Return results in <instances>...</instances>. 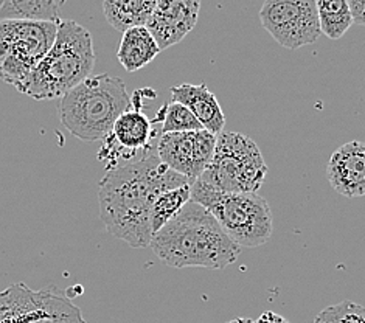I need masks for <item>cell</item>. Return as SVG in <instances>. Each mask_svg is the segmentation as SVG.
Here are the masks:
<instances>
[{
  "mask_svg": "<svg viewBox=\"0 0 365 323\" xmlns=\"http://www.w3.org/2000/svg\"><path fill=\"white\" fill-rule=\"evenodd\" d=\"M58 22L0 19V80L17 89L53 46Z\"/></svg>",
  "mask_w": 365,
  "mask_h": 323,
  "instance_id": "7",
  "label": "cell"
},
{
  "mask_svg": "<svg viewBox=\"0 0 365 323\" xmlns=\"http://www.w3.org/2000/svg\"><path fill=\"white\" fill-rule=\"evenodd\" d=\"M2 5H4V0H0V8H2Z\"/></svg>",
  "mask_w": 365,
  "mask_h": 323,
  "instance_id": "25",
  "label": "cell"
},
{
  "mask_svg": "<svg viewBox=\"0 0 365 323\" xmlns=\"http://www.w3.org/2000/svg\"><path fill=\"white\" fill-rule=\"evenodd\" d=\"M184 183L193 182L170 170L153 146L138 159L108 170L98 183L100 217L108 233L131 247H150L154 200Z\"/></svg>",
  "mask_w": 365,
  "mask_h": 323,
  "instance_id": "1",
  "label": "cell"
},
{
  "mask_svg": "<svg viewBox=\"0 0 365 323\" xmlns=\"http://www.w3.org/2000/svg\"><path fill=\"white\" fill-rule=\"evenodd\" d=\"M320 30L331 41L341 39L353 25V17L346 0H314Z\"/></svg>",
  "mask_w": 365,
  "mask_h": 323,
  "instance_id": "17",
  "label": "cell"
},
{
  "mask_svg": "<svg viewBox=\"0 0 365 323\" xmlns=\"http://www.w3.org/2000/svg\"><path fill=\"white\" fill-rule=\"evenodd\" d=\"M191 200L207 208L240 247L263 246L272 237L271 207L257 193H224L196 179L191 183Z\"/></svg>",
  "mask_w": 365,
  "mask_h": 323,
  "instance_id": "5",
  "label": "cell"
},
{
  "mask_svg": "<svg viewBox=\"0 0 365 323\" xmlns=\"http://www.w3.org/2000/svg\"><path fill=\"white\" fill-rule=\"evenodd\" d=\"M267 165L258 145L240 133H221L210 163L201 174L224 193H257L266 180Z\"/></svg>",
  "mask_w": 365,
  "mask_h": 323,
  "instance_id": "6",
  "label": "cell"
},
{
  "mask_svg": "<svg viewBox=\"0 0 365 323\" xmlns=\"http://www.w3.org/2000/svg\"><path fill=\"white\" fill-rule=\"evenodd\" d=\"M255 323H289V320H286L283 316L274 311H266L258 317V320H255Z\"/></svg>",
  "mask_w": 365,
  "mask_h": 323,
  "instance_id": "23",
  "label": "cell"
},
{
  "mask_svg": "<svg viewBox=\"0 0 365 323\" xmlns=\"http://www.w3.org/2000/svg\"><path fill=\"white\" fill-rule=\"evenodd\" d=\"M84 323H86V322H84Z\"/></svg>",
  "mask_w": 365,
  "mask_h": 323,
  "instance_id": "26",
  "label": "cell"
},
{
  "mask_svg": "<svg viewBox=\"0 0 365 323\" xmlns=\"http://www.w3.org/2000/svg\"><path fill=\"white\" fill-rule=\"evenodd\" d=\"M171 100L182 103L199 120L204 129L220 135L225 126V117L216 95L201 84H179L171 87Z\"/></svg>",
  "mask_w": 365,
  "mask_h": 323,
  "instance_id": "13",
  "label": "cell"
},
{
  "mask_svg": "<svg viewBox=\"0 0 365 323\" xmlns=\"http://www.w3.org/2000/svg\"><path fill=\"white\" fill-rule=\"evenodd\" d=\"M259 21L275 42L288 50L311 46L322 34L314 0H264Z\"/></svg>",
  "mask_w": 365,
  "mask_h": 323,
  "instance_id": "9",
  "label": "cell"
},
{
  "mask_svg": "<svg viewBox=\"0 0 365 323\" xmlns=\"http://www.w3.org/2000/svg\"><path fill=\"white\" fill-rule=\"evenodd\" d=\"M227 323H255V320H252V319H233Z\"/></svg>",
  "mask_w": 365,
  "mask_h": 323,
  "instance_id": "24",
  "label": "cell"
},
{
  "mask_svg": "<svg viewBox=\"0 0 365 323\" xmlns=\"http://www.w3.org/2000/svg\"><path fill=\"white\" fill-rule=\"evenodd\" d=\"M153 123L162 125V134L168 133H184V130H197L204 129L199 120L193 116L187 106L178 101H170L163 104Z\"/></svg>",
  "mask_w": 365,
  "mask_h": 323,
  "instance_id": "20",
  "label": "cell"
},
{
  "mask_svg": "<svg viewBox=\"0 0 365 323\" xmlns=\"http://www.w3.org/2000/svg\"><path fill=\"white\" fill-rule=\"evenodd\" d=\"M314 323H365V308L350 300L322 309Z\"/></svg>",
  "mask_w": 365,
  "mask_h": 323,
  "instance_id": "21",
  "label": "cell"
},
{
  "mask_svg": "<svg viewBox=\"0 0 365 323\" xmlns=\"http://www.w3.org/2000/svg\"><path fill=\"white\" fill-rule=\"evenodd\" d=\"M110 134L129 151L142 153L151 146L155 130L153 120L148 118L142 111V91L134 93V98H131V108L120 113V117L110 129Z\"/></svg>",
  "mask_w": 365,
  "mask_h": 323,
  "instance_id": "14",
  "label": "cell"
},
{
  "mask_svg": "<svg viewBox=\"0 0 365 323\" xmlns=\"http://www.w3.org/2000/svg\"><path fill=\"white\" fill-rule=\"evenodd\" d=\"M0 19L58 22L56 0H4Z\"/></svg>",
  "mask_w": 365,
  "mask_h": 323,
  "instance_id": "18",
  "label": "cell"
},
{
  "mask_svg": "<svg viewBox=\"0 0 365 323\" xmlns=\"http://www.w3.org/2000/svg\"><path fill=\"white\" fill-rule=\"evenodd\" d=\"M191 200V183H184V185L170 188L163 191L154 200L151 210V227L153 233L159 232L162 227L171 221L182 208H184Z\"/></svg>",
  "mask_w": 365,
  "mask_h": 323,
  "instance_id": "19",
  "label": "cell"
},
{
  "mask_svg": "<svg viewBox=\"0 0 365 323\" xmlns=\"http://www.w3.org/2000/svg\"><path fill=\"white\" fill-rule=\"evenodd\" d=\"M159 43L155 42L151 31L146 25L128 29L123 31L117 58L126 72L133 73L153 63L154 58L160 53Z\"/></svg>",
  "mask_w": 365,
  "mask_h": 323,
  "instance_id": "15",
  "label": "cell"
},
{
  "mask_svg": "<svg viewBox=\"0 0 365 323\" xmlns=\"http://www.w3.org/2000/svg\"><path fill=\"white\" fill-rule=\"evenodd\" d=\"M201 0H159L146 29L151 31L160 50L176 46L195 29Z\"/></svg>",
  "mask_w": 365,
  "mask_h": 323,
  "instance_id": "11",
  "label": "cell"
},
{
  "mask_svg": "<svg viewBox=\"0 0 365 323\" xmlns=\"http://www.w3.org/2000/svg\"><path fill=\"white\" fill-rule=\"evenodd\" d=\"M350 6L353 24L365 25V0H346Z\"/></svg>",
  "mask_w": 365,
  "mask_h": 323,
  "instance_id": "22",
  "label": "cell"
},
{
  "mask_svg": "<svg viewBox=\"0 0 365 323\" xmlns=\"http://www.w3.org/2000/svg\"><path fill=\"white\" fill-rule=\"evenodd\" d=\"M131 108V97L118 76L101 73L86 78L59 98L61 123L84 142H97L114 126L115 120Z\"/></svg>",
  "mask_w": 365,
  "mask_h": 323,
  "instance_id": "4",
  "label": "cell"
},
{
  "mask_svg": "<svg viewBox=\"0 0 365 323\" xmlns=\"http://www.w3.org/2000/svg\"><path fill=\"white\" fill-rule=\"evenodd\" d=\"M327 178L336 193L354 199L365 196V142L339 146L329 157Z\"/></svg>",
  "mask_w": 365,
  "mask_h": 323,
  "instance_id": "12",
  "label": "cell"
},
{
  "mask_svg": "<svg viewBox=\"0 0 365 323\" xmlns=\"http://www.w3.org/2000/svg\"><path fill=\"white\" fill-rule=\"evenodd\" d=\"M93 67L91 31L75 21L61 19L53 46L16 91L38 101L61 98L89 78Z\"/></svg>",
  "mask_w": 365,
  "mask_h": 323,
  "instance_id": "3",
  "label": "cell"
},
{
  "mask_svg": "<svg viewBox=\"0 0 365 323\" xmlns=\"http://www.w3.org/2000/svg\"><path fill=\"white\" fill-rule=\"evenodd\" d=\"M0 323H84V319L66 297L17 283L0 292Z\"/></svg>",
  "mask_w": 365,
  "mask_h": 323,
  "instance_id": "8",
  "label": "cell"
},
{
  "mask_svg": "<svg viewBox=\"0 0 365 323\" xmlns=\"http://www.w3.org/2000/svg\"><path fill=\"white\" fill-rule=\"evenodd\" d=\"M150 247L165 265L176 269H224L241 253L215 216L193 200L153 235Z\"/></svg>",
  "mask_w": 365,
  "mask_h": 323,
  "instance_id": "2",
  "label": "cell"
},
{
  "mask_svg": "<svg viewBox=\"0 0 365 323\" xmlns=\"http://www.w3.org/2000/svg\"><path fill=\"white\" fill-rule=\"evenodd\" d=\"M159 0H104L103 13L109 25L118 31L146 25Z\"/></svg>",
  "mask_w": 365,
  "mask_h": 323,
  "instance_id": "16",
  "label": "cell"
},
{
  "mask_svg": "<svg viewBox=\"0 0 365 323\" xmlns=\"http://www.w3.org/2000/svg\"><path fill=\"white\" fill-rule=\"evenodd\" d=\"M218 135L207 129L162 134L159 138V159L173 171L195 182L210 163Z\"/></svg>",
  "mask_w": 365,
  "mask_h": 323,
  "instance_id": "10",
  "label": "cell"
}]
</instances>
